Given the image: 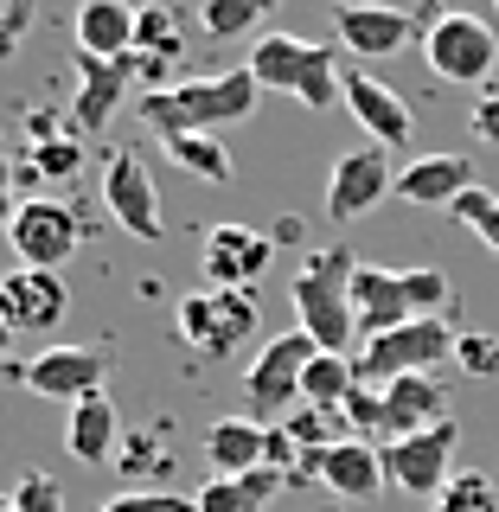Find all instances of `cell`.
I'll use <instances>...</instances> for the list:
<instances>
[{"label":"cell","instance_id":"8992f818","mask_svg":"<svg viewBox=\"0 0 499 512\" xmlns=\"http://www.w3.org/2000/svg\"><path fill=\"white\" fill-rule=\"evenodd\" d=\"M173 333L205 352V359H224L256 333V295H237V288H192V295L173 301Z\"/></svg>","mask_w":499,"mask_h":512},{"label":"cell","instance_id":"8fae6325","mask_svg":"<svg viewBox=\"0 0 499 512\" xmlns=\"http://www.w3.org/2000/svg\"><path fill=\"white\" fill-rule=\"evenodd\" d=\"M7 244L26 269H64L77 256V244H84V224L58 199H20V212L7 224Z\"/></svg>","mask_w":499,"mask_h":512},{"label":"cell","instance_id":"ffe728a7","mask_svg":"<svg viewBox=\"0 0 499 512\" xmlns=\"http://www.w3.org/2000/svg\"><path fill=\"white\" fill-rule=\"evenodd\" d=\"M468 186H480L468 154H416L410 167L397 173V199L404 205H436V212H448Z\"/></svg>","mask_w":499,"mask_h":512},{"label":"cell","instance_id":"cb8c5ba5","mask_svg":"<svg viewBox=\"0 0 499 512\" xmlns=\"http://www.w3.org/2000/svg\"><path fill=\"white\" fill-rule=\"evenodd\" d=\"M116 442H122V416H116V404H109V391H96V397H84V404H71V429H64L71 461L103 468V461H116Z\"/></svg>","mask_w":499,"mask_h":512},{"label":"cell","instance_id":"5bb4252c","mask_svg":"<svg viewBox=\"0 0 499 512\" xmlns=\"http://www.w3.org/2000/svg\"><path fill=\"white\" fill-rule=\"evenodd\" d=\"M71 314V288H64L58 269H7L0 276V320H7L13 333H32V340H45V333H58V320Z\"/></svg>","mask_w":499,"mask_h":512},{"label":"cell","instance_id":"9a60e30c","mask_svg":"<svg viewBox=\"0 0 499 512\" xmlns=\"http://www.w3.org/2000/svg\"><path fill=\"white\" fill-rule=\"evenodd\" d=\"M340 109L352 122L365 128V141L384 154H397V148H410L416 141V116H410V103L397 96L384 77H365V71H346V84H340Z\"/></svg>","mask_w":499,"mask_h":512},{"label":"cell","instance_id":"7402d4cb","mask_svg":"<svg viewBox=\"0 0 499 512\" xmlns=\"http://www.w3.org/2000/svg\"><path fill=\"white\" fill-rule=\"evenodd\" d=\"M205 461L224 480L269 468V423H256V416H224V423H212L205 429Z\"/></svg>","mask_w":499,"mask_h":512},{"label":"cell","instance_id":"44dd1931","mask_svg":"<svg viewBox=\"0 0 499 512\" xmlns=\"http://www.w3.org/2000/svg\"><path fill=\"white\" fill-rule=\"evenodd\" d=\"M308 468L327 480L340 500H372V493L384 487V455L372 442H359V436H352V442H327Z\"/></svg>","mask_w":499,"mask_h":512},{"label":"cell","instance_id":"9c48e42d","mask_svg":"<svg viewBox=\"0 0 499 512\" xmlns=\"http://www.w3.org/2000/svg\"><path fill=\"white\" fill-rule=\"evenodd\" d=\"M314 340L308 333H276V340H263V352L250 359V372H244V397H250V410H263V416H288L301 404V378H308V365H314Z\"/></svg>","mask_w":499,"mask_h":512},{"label":"cell","instance_id":"ab89813d","mask_svg":"<svg viewBox=\"0 0 499 512\" xmlns=\"http://www.w3.org/2000/svg\"><path fill=\"white\" fill-rule=\"evenodd\" d=\"M13 173H20V167H13V154L0 148V231L13 224V212H20V199H13Z\"/></svg>","mask_w":499,"mask_h":512},{"label":"cell","instance_id":"6da1fadb","mask_svg":"<svg viewBox=\"0 0 499 512\" xmlns=\"http://www.w3.org/2000/svg\"><path fill=\"white\" fill-rule=\"evenodd\" d=\"M256 96H263V84L250 77V64H237V71H218V77H186V84L148 90L135 103V116L160 141L167 135H218L224 122L256 116Z\"/></svg>","mask_w":499,"mask_h":512},{"label":"cell","instance_id":"f35d334b","mask_svg":"<svg viewBox=\"0 0 499 512\" xmlns=\"http://www.w3.org/2000/svg\"><path fill=\"white\" fill-rule=\"evenodd\" d=\"M474 141L499 148V90H480V103H474Z\"/></svg>","mask_w":499,"mask_h":512},{"label":"cell","instance_id":"7c38bea8","mask_svg":"<svg viewBox=\"0 0 499 512\" xmlns=\"http://www.w3.org/2000/svg\"><path fill=\"white\" fill-rule=\"evenodd\" d=\"M103 212L116 231H128L135 244H160V199H154V180L148 167H141V154L128 148H109L103 154Z\"/></svg>","mask_w":499,"mask_h":512},{"label":"cell","instance_id":"ba28073f","mask_svg":"<svg viewBox=\"0 0 499 512\" xmlns=\"http://www.w3.org/2000/svg\"><path fill=\"white\" fill-rule=\"evenodd\" d=\"M455 442H461V423L455 416H442L436 429H416V436L404 442H384L378 455H384V487H397V493H436L455 480Z\"/></svg>","mask_w":499,"mask_h":512},{"label":"cell","instance_id":"5b68a950","mask_svg":"<svg viewBox=\"0 0 499 512\" xmlns=\"http://www.w3.org/2000/svg\"><path fill=\"white\" fill-rule=\"evenodd\" d=\"M461 333L448 327V314L436 320H404L397 333H384V340H365L359 352H352V372H359V384H391V378H416V372H436L442 359H455Z\"/></svg>","mask_w":499,"mask_h":512},{"label":"cell","instance_id":"e0dca14e","mask_svg":"<svg viewBox=\"0 0 499 512\" xmlns=\"http://www.w3.org/2000/svg\"><path fill=\"white\" fill-rule=\"evenodd\" d=\"M404 320H416L410 295H404V269L359 263V276H352V327H359V340H384Z\"/></svg>","mask_w":499,"mask_h":512},{"label":"cell","instance_id":"8d00e7d4","mask_svg":"<svg viewBox=\"0 0 499 512\" xmlns=\"http://www.w3.org/2000/svg\"><path fill=\"white\" fill-rule=\"evenodd\" d=\"M455 359H461V372H474V378H493V372H499V340H487V333H461Z\"/></svg>","mask_w":499,"mask_h":512},{"label":"cell","instance_id":"e575fe53","mask_svg":"<svg viewBox=\"0 0 499 512\" xmlns=\"http://www.w3.org/2000/svg\"><path fill=\"white\" fill-rule=\"evenodd\" d=\"M96 512H192V500H180V493H160V487H135V493H109Z\"/></svg>","mask_w":499,"mask_h":512},{"label":"cell","instance_id":"d590c367","mask_svg":"<svg viewBox=\"0 0 499 512\" xmlns=\"http://www.w3.org/2000/svg\"><path fill=\"white\" fill-rule=\"evenodd\" d=\"M13 512H64V487L52 474H26L13 487Z\"/></svg>","mask_w":499,"mask_h":512},{"label":"cell","instance_id":"3957f363","mask_svg":"<svg viewBox=\"0 0 499 512\" xmlns=\"http://www.w3.org/2000/svg\"><path fill=\"white\" fill-rule=\"evenodd\" d=\"M250 77L263 90H282L295 103H308V109H333L340 103V84H346L333 45L295 39V32H263V45L250 52Z\"/></svg>","mask_w":499,"mask_h":512},{"label":"cell","instance_id":"d6986e66","mask_svg":"<svg viewBox=\"0 0 499 512\" xmlns=\"http://www.w3.org/2000/svg\"><path fill=\"white\" fill-rule=\"evenodd\" d=\"M135 20H141V7L135 0H84L77 7V52H90V58H109V64H128L135 58Z\"/></svg>","mask_w":499,"mask_h":512},{"label":"cell","instance_id":"277c9868","mask_svg":"<svg viewBox=\"0 0 499 512\" xmlns=\"http://www.w3.org/2000/svg\"><path fill=\"white\" fill-rule=\"evenodd\" d=\"M423 58L442 84H461V90H487L493 84V64H499V32L480 20V13H429L423 20Z\"/></svg>","mask_w":499,"mask_h":512},{"label":"cell","instance_id":"2e32d148","mask_svg":"<svg viewBox=\"0 0 499 512\" xmlns=\"http://www.w3.org/2000/svg\"><path fill=\"white\" fill-rule=\"evenodd\" d=\"M333 39H340V52H359V58H397L416 39V13L391 7V0H340L333 7Z\"/></svg>","mask_w":499,"mask_h":512},{"label":"cell","instance_id":"52a82bcc","mask_svg":"<svg viewBox=\"0 0 499 512\" xmlns=\"http://www.w3.org/2000/svg\"><path fill=\"white\" fill-rule=\"evenodd\" d=\"M116 372V346L109 340H84V346H45L39 359L13 365V378L26 384L32 397H52V404H84L96 397Z\"/></svg>","mask_w":499,"mask_h":512},{"label":"cell","instance_id":"ac0fdd59","mask_svg":"<svg viewBox=\"0 0 499 512\" xmlns=\"http://www.w3.org/2000/svg\"><path fill=\"white\" fill-rule=\"evenodd\" d=\"M378 404H384V442H404L416 429H436L448 416V391L436 372H416V378H391L378 384Z\"/></svg>","mask_w":499,"mask_h":512},{"label":"cell","instance_id":"4dcf8cb0","mask_svg":"<svg viewBox=\"0 0 499 512\" xmlns=\"http://www.w3.org/2000/svg\"><path fill=\"white\" fill-rule=\"evenodd\" d=\"M448 212H455V218H461V224H468V231L480 237V244H487V250L499 256V192H487V186H468L455 205H448Z\"/></svg>","mask_w":499,"mask_h":512},{"label":"cell","instance_id":"83f0119b","mask_svg":"<svg viewBox=\"0 0 499 512\" xmlns=\"http://www.w3.org/2000/svg\"><path fill=\"white\" fill-rule=\"evenodd\" d=\"M276 7L282 0H199V26L212 32V39H244V32H256Z\"/></svg>","mask_w":499,"mask_h":512},{"label":"cell","instance_id":"4316f807","mask_svg":"<svg viewBox=\"0 0 499 512\" xmlns=\"http://www.w3.org/2000/svg\"><path fill=\"white\" fill-rule=\"evenodd\" d=\"M352 391H359L352 352H314L308 378H301V404H314V410H346Z\"/></svg>","mask_w":499,"mask_h":512},{"label":"cell","instance_id":"4fadbf2b","mask_svg":"<svg viewBox=\"0 0 499 512\" xmlns=\"http://www.w3.org/2000/svg\"><path fill=\"white\" fill-rule=\"evenodd\" d=\"M391 192H397L391 154L372 148V141H365V148H346L333 160V173H327V218L333 224H359L365 212H378Z\"/></svg>","mask_w":499,"mask_h":512},{"label":"cell","instance_id":"30bf717a","mask_svg":"<svg viewBox=\"0 0 499 512\" xmlns=\"http://www.w3.org/2000/svg\"><path fill=\"white\" fill-rule=\"evenodd\" d=\"M269 263H276V244H269V231H256V224H212V231L199 237L205 288H237V295H250V288L269 276Z\"/></svg>","mask_w":499,"mask_h":512},{"label":"cell","instance_id":"f546056e","mask_svg":"<svg viewBox=\"0 0 499 512\" xmlns=\"http://www.w3.org/2000/svg\"><path fill=\"white\" fill-rule=\"evenodd\" d=\"M436 512H499V487L480 468H455V480L436 493Z\"/></svg>","mask_w":499,"mask_h":512},{"label":"cell","instance_id":"d4e9b609","mask_svg":"<svg viewBox=\"0 0 499 512\" xmlns=\"http://www.w3.org/2000/svg\"><path fill=\"white\" fill-rule=\"evenodd\" d=\"M276 493H282V474L276 468H256V474H237V480L212 474L199 493H192V512H269Z\"/></svg>","mask_w":499,"mask_h":512},{"label":"cell","instance_id":"7a4b0ae2","mask_svg":"<svg viewBox=\"0 0 499 512\" xmlns=\"http://www.w3.org/2000/svg\"><path fill=\"white\" fill-rule=\"evenodd\" d=\"M352 276H359V256L346 244H327V250H308V263L288 282L295 327L320 352H352V340H359V327H352Z\"/></svg>","mask_w":499,"mask_h":512},{"label":"cell","instance_id":"60d3db41","mask_svg":"<svg viewBox=\"0 0 499 512\" xmlns=\"http://www.w3.org/2000/svg\"><path fill=\"white\" fill-rule=\"evenodd\" d=\"M7 346H13V327H7V320H0V365H7Z\"/></svg>","mask_w":499,"mask_h":512},{"label":"cell","instance_id":"836d02e7","mask_svg":"<svg viewBox=\"0 0 499 512\" xmlns=\"http://www.w3.org/2000/svg\"><path fill=\"white\" fill-rule=\"evenodd\" d=\"M346 423L352 429H359V442H372V448H384V404H378V391H372V384H359V391H352L346 397Z\"/></svg>","mask_w":499,"mask_h":512},{"label":"cell","instance_id":"1f68e13d","mask_svg":"<svg viewBox=\"0 0 499 512\" xmlns=\"http://www.w3.org/2000/svg\"><path fill=\"white\" fill-rule=\"evenodd\" d=\"M32 167H39L45 180H77V167H84V148H77L71 135H39V141H32Z\"/></svg>","mask_w":499,"mask_h":512},{"label":"cell","instance_id":"484cf974","mask_svg":"<svg viewBox=\"0 0 499 512\" xmlns=\"http://www.w3.org/2000/svg\"><path fill=\"white\" fill-rule=\"evenodd\" d=\"M160 154L173 160V167H186L192 180H212V186H231L237 180V160L224 148L218 135H167L160 141Z\"/></svg>","mask_w":499,"mask_h":512},{"label":"cell","instance_id":"7bdbcfd3","mask_svg":"<svg viewBox=\"0 0 499 512\" xmlns=\"http://www.w3.org/2000/svg\"><path fill=\"white\" fill-rule=\"evenodd\" d=\"M493 7H499V0H493Z\"/></svg>","mask_w":499,"mask_h":512},{"label":"cell","instance_id":"d6a6232c","mask_svg":"<svg viewBox=\"0 0 499 512\" xmlns=\"http://www.w3.org/2000/svg\"><path fill=\"white\" fill-rule=\"evenodd\" d=\"M404 295H410L416 320H436L448 308V276L442 269H404Z\"/></svg>","mask_w":499,"mask_h":512},{"label":"cell","instance_id":"b9f144b4","mask_svg":"<svg viewBox=\"0 0 499 512\" xmlns=\"http://www.w3.org/2000/svg\"><path fill=\"white\" fill-rule=\"evenodd\" d=\"M0 512H13V493H0Z\"/></svg>","mask_w":499,"mask_h":512},{"label":"cell","instance_id":"603a6c76","mask_svg":"<svg viewBox=\"0 0 499 512\" xmlns=\"http://www.w3.org/2000/svg\"><path fill=\"white\" fill-rule=\"evenodd\" d=\"M122 103H128V64L77 52V103H71L77 128H109V116H116Z\"/></svg>","mask_w":499,"mask_h":512},{"label":"cell","instance_id":"74e56055","mask_svg":"<svg viewBox=\"0 0 499 512\" xmlns=\"http://www.w3.org/2000/svg\"><path fill=\"white\" fill-rule=\"evenodd\" d=\"M26 26H32V0H0V58L20 52Z\"/></svg>","mask_w":499,"mask_h":512},{"label":"cell","instance_id":"f1b7e54d","mask_svg":"<svg viewBox=\"0 0 499 512\" xmlns=\"http://www.w3.org/2000/svg\"><path fill=\"white\" fill-rule=\"evenodd\" d=\"M186 52V39H180V13L173 7H141V20H135V58H154V64H173Z\"/></svg>","mask_w":499,"mask_h":512}]
</instances>
